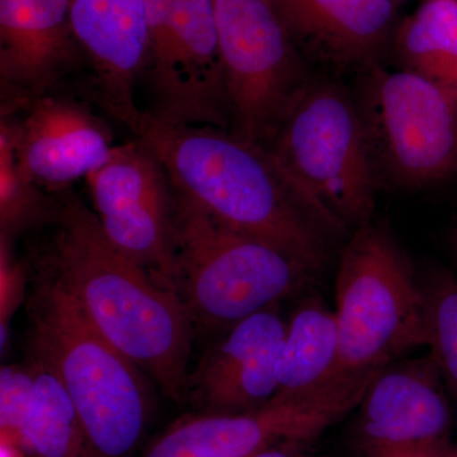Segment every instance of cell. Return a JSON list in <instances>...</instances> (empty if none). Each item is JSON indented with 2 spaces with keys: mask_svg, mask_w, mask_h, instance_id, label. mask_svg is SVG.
<instances>
[{
  "mask_svg": "<svg viewBox=\"0 0 457 457\" xmlns=\"http://www.w3.org/2000/svg\"><path fill=\"white\" fill-rule=\"evenodd\" d=\"M163 164L174 192L213 220L278 246L320 272L347 236L266 147L215 126L176 125L146 111L134 132Z\"/></svg>",
  "mask_w": 457,
  "mask_h": 457,
  "instance_id": "cell-1",
  "label": "cell"
},
{
  "mask_svg": "<svg viewBox=\"0 0 457 457\" xmlns=\"http://www.w3.org/2000/svg\"><path fill=\"white\" fill-rule=\"evenodd\" d=\"M55 281L90 326L179 402L187 394L194 321L179 293L156 281L107 239L77 197L57 207Z\"/></svg>",
  "mask_w": 457,
  "mask_h": 457,
  "instance_id": "cell-2",
  "label": "cell"
},
{
  "mask_svg": "<svg viewBox=\"0 0 457 457\" xmlns=\"http://www.w3.org/2000/svg\"><path fill=\"white\" fill-rule=\"evenodd\" d=\"M33 357L62 381L97 457H130L145 432L150 403L143 374L90 326L56 284L38 290Z\"/></svg>",
  "mask_w": 457,
  "mask_h": 457,
  "instance_id": "cell-3",
  "label": "cell"
},
{
  "mask_svg": "<svg viewBox=\"0 0 457 457\" xmlns=\"http://www.w3.org/2000/svg\"><path fill=\"white\" fill-rule=\"evenodd\" d=\"M335 312L345 381L371 380L428 345L422 282L389 228L370 222L350 234L337 270Z\"/></svg>",
  "mask_w": 457,
  "mask_h": 457,
  "instance_id": "cell-4",
  "label": "cell"
},
{
  "mask_svg": "<svg viewBox=\"0 0 457 457\" xmlns=\"http://www.w3.org/2000/svg\"><path fill=\"white\" fill-rule=\"evenodd\" d=\"M174 195L177 293L194 324L228 330L314 281L317 270L303 261Z\"/></svg>",
  "mask_w": 457,
  "mask_h": 457,
  "instance_id": "cell-5",
  "label": "cell"
},
{
  "mask_svg": "<svg viewBox=\"0 0 457 457\" xmlns=\"http://www.w3.org/2000/svg\"><path fill=\"white\" fill-rule=\"evenodd\" d=\"M278 163L348 233L372 222L376 182L350 87L312 75L267 147Z\"/></svg>",
  "mask_w": 457,
  "mask_h": 457,
  "instance_id": "cell-6",
  "label": "cell"
},
{
  "mask_svg": "<svg viewBox=\"0 0 457 457\" xmlns=\"http://www.w3.org/2000/svg\"><path fill=\"white\" fill-rule=\"evenodd\" d=\"M378 188L431 187L457 174V93L375 64L352 87Z\"/></svg>",
  "mask_w": 457,
  "mask_h": 457,
  "instance_id": "cell-7",
  "label": "cell"
},
{
  "mask_svg": "<svg viewBox=\"0 0 457 457\" xmlns=\"http://www.w3.org/2000/svg\"><path fill=\"white\" fill-rule=\"evenodd\" d=\"M230 110V131L269 147L311 79L273 0H213Z\"/></svg>",
  "mask_w": 457,
  "mask_h": 457,
  "instance_id": "cell-8",
  "label": "cell"
},
{
  "mask_svg": "<svg viewBox=\"0 0 457 457\" xmlns=\"http://www.w3.org/2000/svg\"><path fill=\"white\" fill-rule=\"evenodd\" d=\"M150 113L176 125L230 130L213 0H146Z\"/></svg>",
  "mask_w": 457,
  "mask_h": 457,
  "instance_id": "cell-9",
  "label": "cell"
},
{
  "mask_svg": "<svg viewBox=\"0 0 457 457\" xmlns=\"http://www.w3.org/2000/svg\"><path fill=\"white\" fill-rule=\"evenodd\" d=\"M86 180L107 239L177 293L176 195L154 153L139 139L114 145Z\"/></svg>",
  "mask_w": 457,
  "mask_h": 457,
  "instance_id": "cell-10",
  "label": "cell"
},
{
  "mask_svg": "<svg viewBox=\"0 0 457 457\" xmlns=\"http://www.w3.org/2000/svg\"><path fill=\"white\" fill-rule=\"evenodd\" d=\"M446 386L431 354L398 360L371 378L352 441L362 457H442L451 445Z\"/></svg>",
  "mask_w": 457,
  "mask_h": 457,
  "instance_id": "cell-11",
  "label": "cell"
},
{
  "mask_svg": "<svg viewBox=\"0 0 457 457\" xmlns=\"http://www.w3.org/2000/svg\"><path fill=\"white\" fill-rule=\"evenodd\" d=\"M369 381L314 398L272 402L245 413H204L176 420L141 457H251L281 441L311 442L359 405Z\"/></svg>",
  "mask_w": 457,
  "mask_h": 457,
  "instance_id": "cell-12",
  "label": "cell"
},
{
  "mask_svg": "<svg viewBox=\"0 0 457 457\" xmlns=\"http://www.w3.org/2000/svg\"><path fill=\"white\" fill-rule=\"evenodd\" d=\"M295 46L328 74L354 73L389 57L400 23L394 0H273Z\"/></svg>",
  "mask_w": 457,
  "mask_h": 457,
  "instance_id": "cell-13",
  "label": "cell"
},
{
  "mask_svg": "<svg viewBox=\"0 0 457 457\" xmlns=\"http://www.w3.org/2000/svg\"><path fill=\"white\" fill-rule=\"evenodd\" d=\"M285 329L278 305L228 328L189 375L187 393L191 390L194 399L213 413H245L266 407L278 394Z\"/></svg>",
  "mask_w": 457,
  "mask_h": 457,
  "instance_id": "cell-14",
  "label": "cell"
},
{
  "mask_svg": "<svg viewBox=\"0 0 457 457\" xmlns=\"http://www.w3.org/2000/svg\"><path fill=\"white\" fill-rule=\"evenodd\" d=\"M71 23L102 106L134 132L143 113L135 83L149 53L146 0H71Z\"/></svg>",
  "mask_w": 457,
  "mask_h": 457,
  "instance_id": "cell-15",
  "label": "cell"
},
{
  "mask_svg": "<svg viewBox=\"0 0 457 457\" xmlns=\"http://www.w3.org/2000/svg\"><path fill=\"white\" fill-rule=\"evenodd\" d=\"M9 125L18 161L40 187L62 188L87 179L114 146L98 117L65 98L36 97L23 121Z\"/></svg>",
  "mask_w": 457,
  "mask_h": 457,
  "instance_id": "cell-16",
  "label": "cell"
},
{
  "mask_svg": "<svg viewBox=\"0 0 457 457\" xmlns=\"http://www.w3.org/2000/svg\"><path fill=\"white\" fill-rule=\"evenodd\" d=\"M71 0H0V77L40 97L78 49Z\"/></svg>",
  "mask_w": 457,
  "mask_h": 457,
  "instance_id": "cell-17",
  "label": "cell"
},
{
  "mask_svg": "<svg viewBox=\"0 0 457 457\" xmlns=\"http://www.w3.org/2000/svg\"><path fill=\"white\" fill-rule=\"evenodd\" d=\"M366 381V380H361ZM336 312L319 296H308L286 320L273 402L314 398L345 385Z\"/></svg>",
  "mask_w": 457,
  "mask_h": 457,
  "instance_id": "cell-18",
  "label": "cell"
},
{
  "mask_svg": "<svg viewBox=\"0 0 457 457\" xmlns=\"http://www.w3.org/2000/svg\"><path fill=\"white\" fill-rule=\"evenodd\" d=\"M32 363L31 395L5 445L36 457H97L62 381L40 360Z\"/></svg>",
  "mask_w": 457,
  "mask_h": 457,
  "instance_id": "cell-19",
  "label": "cell"
},
{
  "mask_svg": "<svg viewBox=\"0 0 457 457\" xmlns=\"http://www.w3.org/2000/svg\"><path fill=\"white\" fill-rule=\"evenodd\" d=\"M389 57L396 69L457 93V0H423L400 21Z\"/></svg>",
  "mask_w": 457,
  "mask_h": 457,
  "instance_id": "cell-20",
  "label": "cell"
},
{
  "mask_svg": "<svg viewBox=\"0 0 457 457\" xmlns=\"http://www.w3.org/2000/svg\"><path fill=\"white\" fill-rule=\"evenodd\" d=\"M57 207L42 194L40 186L18 161L8 119L0 123V227L2 237L47 220H55Z\"/></svg>",
  "mask_w": 457,
  "mask_h": 457,
  "instance_id": "cell-21",
  "label": "cell"
},
{
  "mask_svg": "<svg viewBox=\"0 0 457 457\" xmlns=\"http://www.w3.org/2000/svg\"><path fill=\"white\" fill-rule=\"evenodd\" d=\"M428 323L429 354L447 392L457 402V278L436 270L422 282Z\"/></svg>",
  "mask_w": 457,
  "mask_h": 457,
  "instance_id": "cell-22",
  "label": "cell"
},
{
  "mask_svg": "<svg viewBox=\"0 0 457 457\" xmlns=\"http://www.w3.org/2000/svg\"><path fill=\"white\" fill-rule=\"evenodd\" d=\"M35 370L32 361L27 365H8L0 371V431L3 442L8 441L20 422L29 395Z\"/></svg>",
  "mask_w": 457,
  "mask_h": 457,
  "instance_id": "cell-23",
  "label": "cell"
},
{
  "mask_svg": "<svg viewBox=\"0 0 457 457\" xmlns=\"http://www.w3.org/2000/svg\"><path fill=\"white\" fill-rule=\"evenodd\" d=\"M0 273H2V348L7 345L8 320L21 297V273L12 257L11 239L0 236Z\"/></svg>",
  "mask_w": 457,
  "mask_h": 457,
  "instance_id": "cell-24",
  "label": "cell"
},
{
  "mask_svg": "<svg viewBox=\"0 0 457 457\" xmlns=\"http://www.w3.org/2000/svg\"><path fill=\"white\" fill-rule=\"evenodd\" d=\"M309 446H311V442L281 441L270 445L251 457H315Z\"/></svg>",
  "mask_w": 457,
  "mask_h": 457,
  "instance_id": "cell-25",
  "label": "cell"
},
{
  "mask_svg": "<svg viewBox=\"0 0 457 457\" xmlns=\"http://www.w3.org/2000/svg\"><path fill=\"white\" fill-rule=\"evenodd\" d=\"M442 457H457V441L451 442L449 449L446 450V453Z\"/></svg>",
  "mask_w": 457,
  "mask_h": 457,
  "instance_id": "cell-26",
  "label": "cell"
},
{
  "mask_svg": "<svg viewBox=\"0 0 457 457\" xmlns=\"http://www.w3.org/2000/svg\"><path fill=\"white\" fill-rule=\"evenodd\" d=\"M453 249H455V253L457 255V228H455V231H453Z\"/></svg>",
  "mask_w": 457,
  "mask_h": 457,
  "instance_id": "cell-27",
  "label": "cell"
},
{
  "mask_svg": "<svg viewBox=\"0 0 457 457\" xmlns=\"http://www.w3.org/2000/svg\"><path fill=\"white\" fill-rule=\"evenodd\" d=\"M394 2H396V3H404V2H409V0H394ZM420 2H423V0H420Z\"/></svg>",
  "mask_w": 457,
  "mask_h": 457,
  "instance_id": "cell-28",
  "label": "cell"
}]
</instances>
